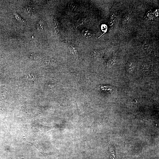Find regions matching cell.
<instances>
[{
    "label": "cell",
    "instance_id": "9c48e42d",
    "mask_svg": "<svg viewBox=\"0 0 159 159\" xmlns=\"http://www.w3.org/2000/svg\"><path fill=\"white\" fill-rule=\"evenodd\" d=\"M14 14L15 15V18L18 20V21L21 22H24V21L21 18L20 15L16 12H14Z\"/></svg>",
    "mask_w": 159,
    "mask_h": 159
},
{
    "label": "cell",
    "instance_id": "30bf717a",
    "mask_svg": "<svg viewBox=\"0 0 159 159\" xmlns=\"http://www.w3.org/2000/svg\"><path fill=\"white\" fill-rule=\"evenodd\" d=\"M54 23L55 29L57 32H58L59 30L60 25L57 21H55Z\"/></svg>",
    "mask_w": 159,
    "mask_h": 159
},
{
    "label": "cell",
    "instance_id": "3957f363",
    "mask_svg": "<svg viewBox=\"0 0 159 159\" xmlns=\"http://www.w3.org/2000/svg\"><path fill=\"white\" fill-rule=\"evenodd\" d=\"M69 49L72 55L76 57L78 56L77 50L75 46L72 44L71 45H70Z\"/></svg>",
    "mask_w": 159,
    "mask_h": 159
},
{
    "label": "cell",
    "instance_id": "ba28073f",
    "mask_svg": "<svg viewBox=\"0 0 159 159\" xmlns=\"http://www.w3.org/2000/svg\"><path fill=\"white\" fill-rule=\"evenodd\" d=\"M92 32L90 30H86L84 31L83 32V34L84 36L86 37H90L92 35Z\"/></svg>",
    "mask_w": 159,
    "mask_h": 159
},
{
    "label": "cell",
    "instance_id": "7a4b0ae2",
    "mask_svg": "<svg viewBox=\"0 0 159 159\" xmlns=\"http://www.w3.org/2000/svg\"><path fill=\"white\" fill-rule=\"evenodd\" d=\"M37 29L40 31L44 30L46 28V24L44 21L42 20H40L37 24Z\"/></svg>",
    "mask_w": 159,
    "mask_h": 159
},
{
    "label": "cell",
    "instance_id": "277c9868",
    "mask_svg": "<svg viewBox=\"0 0 159 159\" xmlns=\"http://www.w3.org/2000/svg\"><path fill=\"white\" fill-rule=\"evenodd\" d=\"M142 48L143 50L146 52H148L151 49L150 45L148 43H144L142 45Z\"/></svg>",
    "mask_w": 159,
    "mask_h": 159
},
{
    "label": "cell",
    "instance_id": "8992f818",
    "mask_svg": "<svg viewBox=\"0 0 159 159\" xmlns=\"http://www.w3.org/2000/svg\"><path fill=\"white\" fill-rule=\"evenodd\" d=\"M135 64L133 62H129L127 66V70L128 72H130L132 71L135 67Z\"/></svg>",
    "mask_w": 159,
    "mask_h": 159
},
{
    "label": "cell",
    "instance_id": "6da1fadb",
    "mask_svg": "<svg viewBox=\"0 0 159 159\" xmlns=\"http://www.w3.org/2000/svg\"><path fill=\"white\" fill-rule=\"evenodd\" d=\"M34 9L31 6H26L22 9L23 11L25 14L30 15L33 13Z\"/></svg>",
    "mask_w": 159,
    "mask_h": 159
},
{
    "label": "cell",
    "instance_id": "52a82bcc",
    "mask_svg": "<svg viewBox=\"0 0 159 159\" xmlns=\"http://www.w3.org/2000/svg\"><path fill=\"white\" fill-rule=\"evenodd\" d=\"M130 15L128 14H126L123 17V21L125 23H128L130 22Z\"/></svg>",
    "mask_w": 159,
    "mask_h": 159
},
{
    "label": "cell",
    "instance_id": "5b68a950",
    "mask_svg": "<svg viewBox=\"0 0 159 159\" xmlns=\"http://www.w3.org/2000/svg\"><path fill=\"white\" fill-rule=\"evenodd\" d=\"M117 60L116 59L115 57L110 59L107 62V65L109 67L113 66L116 63Z\"/></svg>",
    "mask_w": 159,
    "mask_h": 159
}]
</instances>
